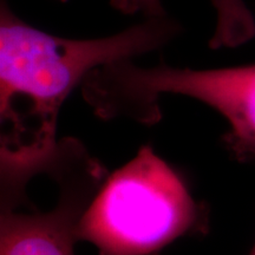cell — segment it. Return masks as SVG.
I'll list each match as a JSON object with an SVG mask.
<instances>
[{
    "label": "cell",
    "mask_w": 255,
    "mask_h": 255,
    "mask_svg": "<svg viewBox=\"0 0 255 255\" xmlns=\"http://www.w3.org/2000/svg\"><path fill=\"white\" fill-rule=\"evenodd\" d=\"M181 27L148 18L114 36L69 39L31 26L1 1L0 11V158L23 164L53 150L64 102L94 70L167 45Z\"/></svg>",
    "instance_id": "1"
},
{
    "label": "cell",
    "mask_w": 255,
    "mask_h": 255,
    "mask_svg": "<svg viewBox=\"0 0 255 255\" xmlns=\"http://www.w3.org/2000/svg\"><path fill=\"white\" fill-rule=\"evenodd\" d=\"M107 170L75 138L24 164H1L0 255H76L83 216Z\"/></svg>",
    "instance_id": "2"
},
{
    "label": "cell",
    "mask_w": 255,
    "mask_h": 255,
    "mask_svg": "<svg viewBox=\"0 0 255 255\" xmlns=\"http://www.w3.org/2000/svg\"><path fill=\"white\" fill-rule=\"evenodd\" d=\"M207 212L150 146L109 175L78 227L101 255H151L207 228Z\"/></svg>",
    "instance_id": "3"
},
{
    "label": "cell",
    "mask_w": 255,
    "mask_h": 255,
    "mask_svg": "<svg viewBox=\"0 0 255 255\" xmlns=\"http://www.w3.org/2000/svg\"><path fill=\"white\" fill-rule=\"evenodd\" d=\"M83 96L105 120L126 117L143 124L161 119L163 94L183 95L219 113L228 123L223 141L238 161L255 163V64L193 70L159 64L139 68L130 60L101 66L82 85Z\"/></svg>",
    "instance_id": "4"
},
{
    "label": "cell",
    "mask_w": 255,
    "mask_h": 255,
    "mask_svg": "<svg viewBox=\"0 0 255 255\" xmlns=\"http://www.w3.org/2000/svg\"><path fill=\"white\" fill-rule=\"evenodd\" d=\"M215 9L213 49L238 47L255 37V18L245 0H210Z\"/></svg>",
    "instance_id": "5"
},
{
    "label": "cell",
    "mask_w": 255,
    "mask_h": 255,
    "mask_svg": "<svg viewBox=\"0 0 255 255\" xmlns=\"http://www.w3.org/2000/svg\"><path fill=\"white\" fill-rule=\"evenodd\" d=\"M111 5L117 11L126 14H135L141 12L148 18L165 15L161 0H111Z\"/></svg>",
    "instance_id": "6"
},
{
    "label": "cell",
    "mask_w": 255,
    "mask_h": 255,
    "mask_svg": "<svg viewBox=\"0 0 255 255\" xmlns=\"http://www.w3.org/2000/svg\"><path fill=\"white\" fill-rule=\"evenodd\" d=\"M250 255H255V245H254L253 250H252V252H251V254H250Z\"/></svg>",
    "instance_id": "7"
}]
</instances>
